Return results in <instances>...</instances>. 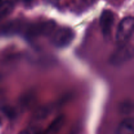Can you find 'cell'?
<instances>
[{
  "instance_id": "ba28073f",
  "label": "cell",
  "mask_w": 134,
  "mask_h": 134,
  "mask_svg": "<svg viewBox=\"0 0 134 134\" xmlns=\"http://www.w3.org/2000/svg\"><path fill=\"white\" fill-rule=\"evenodd\" d=\"M6 1H10V2H12V3H13V1H15V0H6Z\"/></svg>"
},
{
  "instance_id": "3957f363",
  "label": "cell",
  "mask_w": 134,
  "mask_h": 134,
  "mask_svg": "<svg viewBox=\"0 0 134 134\" xmlns=\"http://www.w3.org/2000/svg\"><path fill=\"white\" fill-rule=\"evenodd\" d=\"M115 22V14L111 10H104L100 17V27L105 36L110 35Z\"/></svg>"
},
{
  "instance_id": "277c9868",
  "label": "cell",
  "mask_w": 134,
  "mask_h": 134,
  "mask_svg": "<svg viewBox=\"0 0 134 134\" xmlns=\"http://www.w3.org/2000/svg\"><path fill=\"white\" fill-rule=\"evenodd\" d=\"M122 47L116 51L111 58L112 62L113 64H120L128 60V58H130V57H132V51H130V48L126 47L125 44H122Z\"/></svg>"
},
{
  "instance_id": "52a82bcc",
  "label": "cell",
  "mask_w": 134,
  "mask_h": 134,
  "mask_svg": "<svg viewBox=\"0 0 134 134\" xmlns=\"http://www.w3.org/2000/svg\"><path fill=\"white\" fill-rule=\"evenodd\" d=\"M49 1H52V2H54V3H56V2H59V1H62V0H49Z\"/></svg>"
},
{
  "instance_id": "6da1fadb",
  "label": "cell",
  "mask_w": 134,
  "mask_h": 134,
  "mask_svg": "<svg viewBox=\"0 0 134 134\" xmlns=\"http://www.w3.org/2000/svg\"><path fill=\"white\" fill-rule=\"evenodd\" d=\"M133 26L134 20L133 17H125L120 21L116 34V39L118 43L124 44L129 41L133 35Z\"/></svg>"
},
{
  "instance_id": "30bf717a",
  "label": "cell",
  "mask_w": 134,
  "mask_h": 134,
  "mask_svg": "<svg viewBox=\"0 0 134 134\" xmlns=\"http://www.w3.org/2000/svg\"><path fill=\"white\" fill-rule=\"evenodd\" d=\"M0 1H1V0H0Z\"/></svg>"
},
{
  "instance_id": "5b68a950",
  "label": "cell",
  "mask_w": 134,
  "mask_h": 134,
  "mask_svg": "<svg viewBox=\"0 0 134 134\" xmlns=\"http://www.w3.org/2000/svg\"><path fill=\"white\" fill-rule=\"evenodd\" d=\"M134 120L132 118L123 120L117 129V134H133Z\"/></svg>"
},
{
  "instance_id": "7a4b0ae2",
  "label": "cell",
  "mask_w": 134,
  "mask_h": 134,
  "mask_svg": "<svg viewBox=\"0 0 134 134\" xmlns=\"http://www.w3.org/2000/svg\"><path fill=\"white\" fill-rule=\"evenodd\" d=\"M74 37V33L68 27H60L53 32L52 43L57 47H64L68 45Z\"/></svg>"
},
{
  "instance_id": "9c48e42d",
  "label": "cell",
  "mask_w": 134,
  "mask_h": 134,
  "mask_svg": "<svg viewBox=\"0 0 134 134\" xmlns=\"http://www.w3.org/2000/svg\"><path fill=\"white\" fill-rule=\"evenodd\" d=\"M25 1H32V0H24Z\"/></svg>"
},
{
  "instance_id": "8992f818",
  "label": "cell",
  "mask_w": 134,
  "mask_h": 134,
  "mask_svg": "<svg viewBox=\"0 0 134 134\" xmlns=\"http://www.w3.org/2000/svg\"><path fill=\"white\" fill-rule=\"evenodd\" d=\"M13 3L6 0H1L0 1V18L5 16L10 13L13 9Z\"/></svg>"
}]
</instances>
